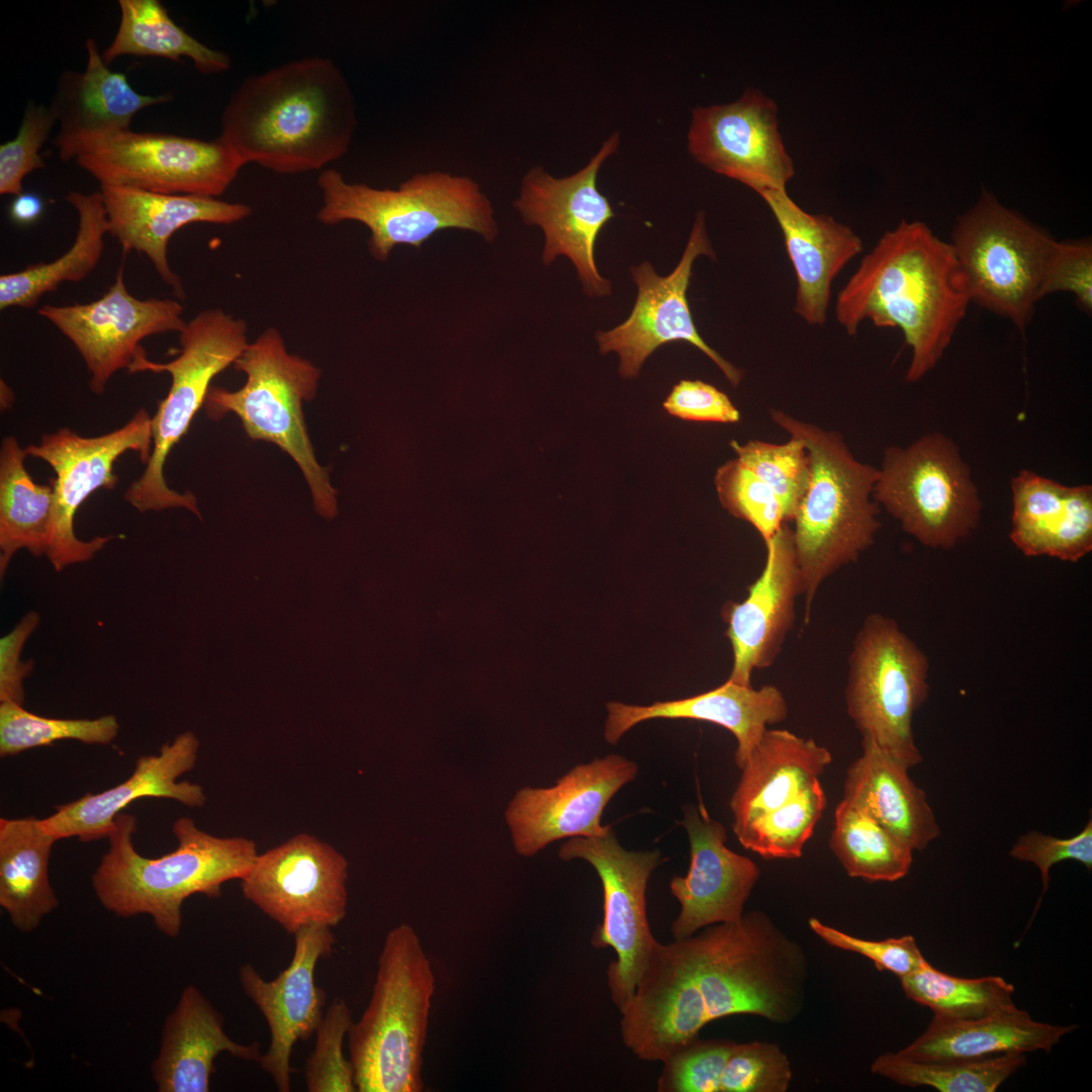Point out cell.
Returning a JSON list of instances; mask_svg holds the SVG:
<instances>
[{
  "mask_svg": "<svg viewBox=\"0 0 1092 1092\" xmlns=\"http://www.w3.org/2000/svg\"><path fill=\"white\" fill-rule=\"evenodd\" d=\"M39 621V615L30 611L11 631L0 638V703H24L23 681L32 672L34 662L22 661L21 652Z\"/></svg>",
  "mask_w": 1092,
  "mask_h": 1092,
  "instance_id": "cell-55",
  "label": "cell"
},
{
  "mask_svg": "<svg viewBox=\"0 0 1092 1092\" xmlns=\"http://www.w3.org/2000/svg\"><path fill=\"white\" fill-rule=\"evenodd\" d=\"M829 846L849 877L869 882L901 880L913 860L911 847L845 799L835 809Z\"/></svg>",
  "mask_w": 1092,
  "mask_h": 1092,
  "instance_id": "cell-40",
  "label": "cell"
},
{
  "mask_svg": "<svg viewBox=\"0 0 1092 1092\" xmlns=\"http://www.w3.org/2000/svg\"><path fill=\"white\" fill-rule=\"evenodd\" d=\"M873 498L922 545L949 550L979 526L983 504L958 445L931 433L884 452Z\"/></svg>",
  "mask_w": 1092,
  "mask_h": 1092,
  "instance_id": "cell-12",
  "label": "cell"
},
{
  "mask_svg": "<svg viewBox=\"0 0 1092 1092\" xmlns=\"http://www.w3.org/2000/svg\"><path fill=\"white\" fill-rule=\"evenodd\" d=\"M153 447L152 418L144 408L121 428L97 437H82L61 428L25 448L27 456L46 461L56 473L52 540L47 557L56 571L92 559L113 537L96 536L83 541L75 535L74 517L96 489H112L118 477L115 461L134 451L147 464Z\"/></svg>",
  "mask_w": 1092,
  "mask_h": 1092,
  "instance_id": "cell-15",
  "label": "cell"
},
{
  "mask_svg": "<svg viewBox=\"0 0 1092 1092\" xmlns=\"http://www.w3.org/2000/svg\"><path fill=\"white\" fill-rule=\"evenodd\" d=\"M63 161L100 185L217 198L245 166L218 138L203 141L164 132L114 129L53 140Z\"/></svg>",
  "mask_w": 1092,
  "mask_h": 1092,
  "instance_id": "cell-11",
  "label": "cell"
},
{
  "mask_svg": "<svg viewBox=\"0 0 1092 1092\" xmlns=\"http://www.w3.org/2000/svg\"><path fill=\"white\" fill-rule=\"evenodd\" d=\"M1026 1063L1025 1054L1009 1053L979 1060L919 1061L885 1053L871 1065L874 1075L911 1088L940 1092H994Z\"/></svg>",
  "mask_w": 1092,
  "mask_h": 1092,
  "instance_id": "cell-42",
  "label": "cell"
},
{
  "mask_svg": "<svg viewBox=\"0 0 1092 1092\" xmlns=\"http://www.w3.org/2000/svg\"><path fill=\"white\" fill-rule=\"evenodd\" d=\"M119 723L114 715L96 719L48 718L15 703H0V756H14L25 750L51 745L60 740L107 745L117 736Z\"/></svg>",
  "mask_w": 1092,
  "mask_h": 1092,
  "instance_id": "cell-44",
  "label": "cell"
},
{
  "mask_svg": "<svg viewBox=\"0 0 1092 1092\" xmlns=\"http://www.w3.org/2000/svg\"><path fill=\"white\" fill-rule=\"evenodd\" d=\"M808 923L810 929L825 943L858 953L872 961L877 970L888 971L898 978L912 973L925 960L915 937L910 934L871 940L850 935L815 917H811Z\"/></svg>",
  "mask_w": 1092,
  "mask_h": 1092,
  "instance_id": "cell-51",
  "label": "cell"
},
{
  "mask_svg": "<svg viewBox=\"0 0 1092 1092\" xmlns=\"http://www.w3.org/2000/svg\"><path fill=\"white\" fill-rule=\"evenodd\" d=\"M42 199L34 193H20L14 196L9 206V215L13 222L28 225L35 222L43 212Z\"/></svg>",
  "mask_w": 1092,
  "mask_h": 1092,
  "instance_id": "cell-56",
  "label": "cell"
},
{
  "mask_svg": "<svg viewBox=\"0 0 1092 1092\" xmlns=\"http://www.w3.org/2000/svg\"><path fill=\"white\" fill-rule=\"evenodd\" d=\"M730 446L736 459L774 490L783 506L786 522H792L811 477L803 442L790 437L782 444L751 440L744 444L731 441Z\"/></svg>",
  "mask_w": 1092,
  "mask_h": 1092,
  "instance_id": "cell-45",
  "label": "cell"
},
{
  "mask_svg": "<svg viewBox=\"0 0 1092 1092\" xmlns=\"http://www.w3.org/2000/svg\"><path fill=\"white\" fill-rule=\"evenodd\" d=\"M435 976L413 926L385 935L368 1006L349 1033L359 1092H422Z\"/></svg>",
  "mask_w": 1092,
  "mask_h": 1092,
  "instance_id": "cell-6",
  "label": "cell"
},
{
  "mask_svg": "<svg viewBox=\"0 0 1092 1092\" xmlns=\"http://www.w3.org/2000/svg\"><path fill=\"white\" fill-rule=\"evenodd\" d=\"M709 1022L739 1014L787 1024L805 1001L808 963L802 946L765 913H744L676 939Z\"/></svg>",
  "mask_w": 1092,
  "mask_h": 1092,
  "instance_id": "cell-5",
  "label": "cell"
},
{
  "mask_svg": "<svg viewBox=\"0 0 1092 1092\" xmlns=\"http://www.w3.org/2000/svg\"><path fill=\"white\" fill-rule=\"evenodd\" d=\"M108 229L124 252L146 255L162 280L184 297L179 276L168 261V244L181 228L197 222L232 224L251 214L247 204L190 194H166L100 185Z\"/></svg>",
  "mask_w": 1092,
  "mask_h": 1092,
  "instance_id": "cell-27",
  "label": "cell"
},
{
  "mask_svg": "<svg viewBox=\"0 0 1092 1092\" xmlns=\"http://www.w3.org/2000/svg\"><path fill=\"white\" fill-rule=\"evenodd\" d=\"M899 980L908 999L945 1019H976L1016 1007L1014 987L1002 977H957L937 970L926 959Z\"/></svg>",
  "mask_w": 1092,
  "mask_h": 1092,
  "instance_id": "cell-41",
  "label": "cell"
},
{
  "mask_svg": "<svg viewBox=\"0 0 1092 1092\" xmlns=\"http://www.w3.org/2000/svg\"><path fill=\"white\" fill-rule=\"evenodd\" d=\"M1077 1027L1076 1024L1036 1021L1018 1007L970 1020L933 1016L926 1029L898 1053L919 1061L979 1060L1037 1051L1050 1053Z\"/></svg>",
  "mask_w": 1092,
  "mask_h": 1092,
  "instance_id": "cell-34",
  "label": "cell"
},
{
  "mask_svg": "<svg viewBox=\"0 0 1092 1092\" xmlns=\"http://www.w3.org/2000/svg\"><path fill=\"white\" fill-rule=\"evenodd\" d=\"M564 861L583 859L598 873L603 888V919L590 943L612 947L616 959L607 971L611 999L621 1011L632 998L657 940L646 913V889L662 862L658 850H627L609 826L602 835L572 837L560 846Z\"/></svg>",
  "mask_w": 1092,
  "mask_h": 1092,
  "instance_id": "cell-14",
  "label": "cell"
},
{
  "mask_svg": "<svg viewBox=\"0 0 1092 1092\" xmlns=\"http://www.w3.org/2000/svg\"><path fill=\"white\" fill-rule=\"evenodd\" d=\"M183 310L175 299H140L130 294L122 264L113 284L98 299L44 304L37 312L74 345L90 374V389L102 394L115 372L128 369L144 339L181 332L186 325Z\"/></svg>",
  "mask_w": 1092,
  "mask_h": 1092,
  "instance_id": "cell-20",
  "label": "cell"
},
{
  "mask_svg": "<svg viewBox=\"0 0 1092 1092\" xmlns=\"http://www.w3.org/2000/svg\"><path fill=\"white\" fill-rule=\"evenodd\" d=\"M700 256L716 257L703 211L697 214L684 254L669 275L659 276L649 262L631 267L638 293L629 317L610 331L597 333L600 353L619 355L623 378L637 377L645 360L660 346L684 341L709 357L733 387L741 382L743 371L711 348L694 323L687 291Z\"/></svg>",
  "mask_w": 1092,
  "mask_h": 1092,
  "instance_id": "cell-16",
  "label": "cell"
},
{
  "mask_svg": "<svg viewBox=\"0 0 1092 1092\" xmlns=\"http://www.w3.org/2000/svg\"><path fill=\"white\" fill-rule=\"evenodd\" d=\"M1055 292L1072 293L1087 313L1092 309V245L1088 240L1057 241L1039 288L1040 299Z\"/></svg>",
  "mask_w": 1092,
  "mask_h": 1092,
  "instance_id": "cell-52",
  "label": "cell"
},
{
  "mask_svg": "<svg viewBox=\"0 0 1092 1092\" xmlns=\"http://www.w3.org/2000/svg\"><path fill=\"white\" fill-rule=\"evenodd\" d=\"M771 420L805 445L809 487L793 519V538L802 574L805 623L822 583L854 563L875 542L881 523L873 498L878 468L858 461L843 437L779 410Z\"/></svg>",
  "mask_w": 1092,
  "mask_h": 1092,
  "instance_id": "cell-4",
  "label": "cell"
},
{
  "mask_svg": "<svg viewBox=\"0 0 1092 1092\" xmlns=\"http://www.w3.org/2000/svg\"><path fill=\"white\" fill-rule=\"evenodd\" d=\"M352 1024V1012L347 1002L334 998L315 1031L314 1049L304 1065L308 1092L357 1091L352 1063L343 1052Z\"/></svg>",
  "mask_w": 1092,
  "mask_h": 1092,
  "instance_id": "cell-47",
  "label": "cell"
},
{
  "mask_svg": "<svg viewBox=\"0 0 1092 1092\" xmlns=\"http://www.w3.org/2000/svg\"><path fill=\"white\" fill-rule=\"evenodd\" d=\"M735 1042L697 1037L663 1062L658 1092H719L720 1078Z\"/></svg>",
  "mask_w": 1092,
  "mask_h": 1092,
  "instance_id": "cell-50",
  "label": "cell"
},
{
  "mask_svg": "<svg viewBox=\"0 0 1092 1092\" xmlns=\"http://www.w3.org/2000/svg\"><path fill=\"white\" fill-rule=\"evenodd\" d=\"M234 366L246 374V383L234 391L211 386L204 403L207 417L217 421L233 413L252 440L271 442L290 455L309 485L317 513L334 517L336 490L316 461L302 413V402L315 395L320 369L288 353L275 328L249 343Z\"/></svg>",
  "mask_w": 1092,
  "mask_h": 1092,
  "instance_id": "cell-8",
  "label": "cell"
},
{
  "mask_svg": "<svg viewBox=\"0 0 1092 1092\" xmlns=\"http://www.w3.org/2000/svg\"><path fill=\"white\" fill-rule=\"evenodd\" d=\"M767 204L784 237L797 280L794 310L807 324L823 326L834 278L862 251L860 238L827 214L801 208L787 191L767 192Z\"/></svg>",
  "mask_w": 1092,
  "mask_h": 1092,
  "instance_id": "cell-29",
  "label": "cell"
},
{
  "mask_svg": "<svg viewBox=\"0 0 1092 1092\" xmlns=\"http://www.w3.org/2000/svg\"><path fill=\"white\" fill-rule=\"evenodd\" d=\"M57 841L40 819L0 818V905L22 932L34 930L59 905L49 879Z\"/></svg>",
  "mask_w": 1092,
  "mask_h": 1092,
  "instance_id": "cell-36",
  "label": "cell"
},
{
  "mask_svg": "<svg viewBox=\"0 0 1092 1092\" xmlns=\"http://www.w3.org/2000/svg\"><path fill=\"white\" fill-rule=\"evenodd\" d=\"M1014 859L1032 862L1040 872L1042 890L1035 907L1049 889L1051 869L1065 860L1081 862L1088 871L1092 869V820L1082 831L1069 838H1058L1037 831L1021 835L1009 852Z\"/></svg>",
  "mask_w": 1092,
  "mask_h": 1092,
  "instance_id": "cell-53",
  "label": "cell"
},
{
  "mask_svg": "<svg viewBox=\"0 0 1092 1092\" xmlns=\"http://www.w3.org/2000/svg\"><path fill=\"white\" fill-rule=\"evenodd\" d=\"M355 127L346 77L331 59L314 56L246 77L224 105L218 139L245 165L299 174L343 157Z\"/></svg>",
  "mask_w": 1092,
  "mask_h": 1092,
  "instance_id": "cell-2",
  "label": "cell"
},
{
  "mask_svg": "<svg viewBox=\"0 0 1092 1092\" xmlns=\"http://www.w3.org/2000/svg\"><path fill=\"white\" fill-rule=\"evenodd\" d=\"M136 818L120 812L107 838L108 850L92 875L102 906L122 918L147 914L166 936L182 927V905L194 895H221V886L241 880L255 861L257 844L246 837H218L199 829L189 817L173 823L178 845L156 858L141 855L132 838Z\"/></svg>",
  "mask_w": 1092,
  "mask_h": 1092,
  "instance_id": "cell-3",
  "label": "cell"
},
{
  "mask_svg": "<svg viewBox=\"0 0 1092 1092\" xmlns=\"http://www.w3.org/2000/svg\"><path fill=\"white\" fill-rule=\"evenodd\" d=\"M1009 538L1027 557L1077 562L1092 551V486L1022 469L1011 480Z\"/></svg>",
  "mask_w": 1092,
  "mask_h": 1092,
  "instance_id": "cell-30",
  "label": "cell"
},
{
  "mask_svg": "<svg viewBox=\"0 0 1092 1092\" xmlns=\"http://www.w3.org/2000/svg\"><path fill=\"white\" fill-rule=\"evenodd\" d=\"M793 1072L788 1056L772 1042H735L720 1078L719 1092H786Z\"/></svg>",
  "mask_w": 1092,
  "mask_h": 1092,
  "instance_id": "cell-48",
  "label": "cell"
},
{
  "mask_svg": "<svg viewBox=\"0 0 1092 1092\" xmlns=\"http://www.w3.org/2000/svg\"><path fill=\"white\" fill-rule=\"evenodd\" d=\"M847 663L846 711L862 740L908 768L920 763L912 721L929 694L927 655L895 619L871 613Z\"/></svg>",
  "mask_w": 1092,
  "mask_h": 1092,
  "instance_id": "cell-10",
  "label": "cell"
},
{
  "mask_svg": "<svg viewBox=\"0 0 1092 1092\" xmlns=\"http://www.w3.org/2000/svg\"><path fill=\"white\" fill-rule=\"evenodd\" d=\"M612 134L575 174L554 178L542 167L531 169L523 179L516 208L525 223L539 225L545 235L543 263L557 256L570 259L584 292L590 297L611 294V283L602 277L595 262V245L604 225L615 216L606 196L597 187L602 164L619 146Z\"/></svg>",
  "mask_w": 1092,
  "mask_h": 1092,
  "instance_id": "cell-18",
  "label": "cell"
},
{
  "mask_svg": "<svg viewBox=\"0 0 1092 1092\" xmlns=\"http://www.w3.org/2000/svg\"><path fill=\"white\" fill-rule=\"evenodd\" d=\"M179 335L181 348L173 360L154 362L141 347L127 369L129 373L167 372L171 386L152 417L153 447L146 469L124 498L141 513L185 508L200 518L191 492L179 493L167 485L164 465L204 405L211 380L234 364L249 344L247 325L220 308H210L186 323Z\"/></svg>",
  "mask_w": 1092,
  "mask_h": 1092,
  "instance_id": "cell-9",
  "label": "cell"
},
{
  "mask_svg": "<svg viewBox=\"0 0 1092 1092\" xmlns=\"http://www.w3.org/2000/svg\"><path fill=\"white\" fill-rule=\"evenodd\" d=\"M66 200L78 214L73 245L52 262L36 263L0 277V308L33 307L64 282L84 280L99 263L108 234L105 206L99 191L69 192Z\"/></svg>",
  "mask_w": 1092,
  "mask_h": 1092,
  "instance_id": "cell-37",
  "label": "cell"
},
{
  "mask_svg": "<svg viewBox=\"0 0 1092 1092\" xmlns=\"http://www.w3.org/2000/svg\"><path fill=\"white\" fill-rule=\"evenodd\" d=\"M85 48V70H66L58 79L49 106L59 123L54 139L128 129L138 112L172 99L169 93L135 91L123 73L112 71L105 63L94 38H87Z\"/></svg>",
  "mask_w": 1092,
  "mask_h": 1092,
  "instance_id": "cell-32",
  "label": "cell"
},
{
  "mask_svg": "<svg viewBox=\"0 0 1092 1092\" xmlns=\"http://www.w3.org/2000/svg\"><path fill=\"white\" fill-rule=\"evenodd\" d=\"M765 548L764 567L746 598L728 602L722 611L733 652L728 680L744 686L751 685L754 670L769 667L780 656L804 593L792 527L784 524Z\"/></svg>",
  "mask_w": 1092,
  "mask_h": 1092,
  "instance_id": "cell-23",
  "label": "cell"
},
{
  "mask_svg": "<svg viewBox=\"0 0 1092 1092\" xmlns=\"http://www.w3.org/2000/svg\"><path fill=\"white\" fill-rule=\"evenodd\" d=\"M662 405L668 415L684 421L724 424L740 421V413L728 395L702 380H680Z\"/></svg>",
  "mask_w": 1092,
  "mask_h": 1092,
  "instance_id": "cell-54",
  "label": "cell"
},
{
  "mask_svg": "<svg viewBox=\"0 0 1092 1092\" xmlns=\"http://www.w3.org/2000/svg\"><path fill=\"white\" fill-rule=\"evenodd\" d=\"M604 736L616 744L636 724L651 719H691L714 723L729 730L737 740L734 758L741 769L769 725L788 717L787 701L779 688L759 689L726 680L693 697L655 702L648 706L607 704Z\"/></svg>",
  "mask_w": 1092,
  "mask_h": 1092,
  "instance_id": "cell-28",
  "label": "cell"
},
{
  "mask_svg": "<svg viewBox=\"0 0 1092 1092\" xmlns=\"http://www.w3.org/2000/svg\"><path fill=\"white\" fill-rule=\"evenodd\" d=\"M323 206L316 217L324 224L355 220L370 233L371 255L384 261L399 244L420 248L445 229H462L493 241L497 228L492 206L473 180L442 172L417 174L396 190L350 184L335 169L317 178Z\"/></svg>",
  "mask_w": 1092,
  "mask_h": 1092,
  "instance_id": "cell-7",
  "label": "cell"
},
{
  "mask_svg": "<svg viewBox=\"0 0 1092 1092\" xmlns=\"http://www.w3.org/2000/svg\"><path fill=\"white\" fill-rule=\"evenodd\" d=\"M862 754L846 771L843 799L871 815L913 850L924 849L939 835L925 793L909 768L861 740Z\"/></svg>",
  "mask_w": 1092,
  "mask_h": 1092,
  "instance_id": "cell-35",
  "label": "cell"
},
{
  "mask_svg": "<svg viewBox=\"0 0 1092 1092\" xmlns=\"http://www.w3.org/2000/svg\"><path fill=\"white\" fill-rule=\"evenodd\" d=\"M680 824L688 833L691 862L686 876H674L669 883L680 905L670 927L674 939L690 937L713 924L739 920L760 877L752 859L726 847L725 827L711 819L702 806L687 807Z\"/></svg>",
  "mask_w": 1092,
  "mask_h": 1092,
  "instance_id": "cell-24",
  "label": "cell"
},
{
  "mask_svg": "<svg viewBox=\"0 0 1092 1092\" xmlns=\"http://www.w3.org/2000/svg\"><path fill=\"white\" fill-rule=\"evenodd\" d=\"M57 119L49 106L28 101L14 139L0 146V194L23 192V180L44 168L39 152L48 142Z\"/></svg>",
  "mask_w": 1092,
  "mask_h": 1092,
  "instance_id": "cell-49",
  "label": "cell"
},
{
  "mask_svg": "<svg viewBox=\"0 0 1092 1092\" xmlns=\"http://www.w3.org/2000/svg\"><path fill=\"white\" fill-rule=\"evenodd\" d=\"M688 150L700 164L757 194L787 191L795 165L784 144L777 103L747 88L735 101L696 107Z\"/></svg>",
  "mask_w": 1092,
  "mask_h": 1092,
  "instance_id": "cell-19",
  "label": "cell"
},
{
  "mask_svg": "<svg viewBox=\"0 0 1092 1092\" xmlns=\"http://www.w3.org/2000/svg\"><path fill=\"white\" fill-rule=\"evenodd\" d=\"M336 938L332 928L312 925L294 934L290 964L271 981L265 980L250 964L239 968L244 993L264 1016L270 1044L257 1063L280 1092L291 1090L293 1046L315 1033L325 1014V991L316 986L317 962L333 951Z\"/></svg>",
  "mask_w": 1092,
  "mask_h": 1092,
  "instance_id": "cell-22",
  "label": "cell"
},
{
  "mask_svg": "<svg viewBox=\"0 0 1092 1092\" xmlns=\"http://www.w3.org/2000/svg\"><path fill=\"white\" fill-rule=\"evenodd\" d=\"M815 780L796 797L734 831L741 845L766 859L798 858L826 807Z\"/></svg>",
  "mask_w": 1092,
  "mask_h": 1092,
  "instance_id": "cell-43",
  "label": "cell"
},
{
  "mask_svg": "<svg viewBox=\"0 0 1092 1092\" xmlns=\"http://www.w3.org/2000/svg\"><path fill=\"white\" fill-rule=\"evenodd\" d=\"M120 21L102 57L107 65L121 56L190 59L203 75L228 71L230 57L200 42L179 26L159 0H118Z\"/></svg>",
  "mask_w": 1092,
  "mask_h": 1092,
  "instance_id": "cell-39",
  "label": "cell"
},
{
  "mask_svg": "<svg viewBox=\"0 0 1092 1092\" xmlns=\"http://www.w3.org/2000/svg\"><path fill=\"white\" fill-rule=\"evenodd\" d=\"M222 1015L194 985L181 993L166 1017L160 1051L152 1074L160 1092H208L215 1072L214 1060L229 1053L244 1061L257 1062L260 1043L233 1040L224 1031Z\"/></svg>",
  "mask_w": 1092,
  "mask_h": 1092,
  "instance_id": "cell-31",
  "label": "cell"
},
{
  "mask_svg": "<svg viewBox=\"0 0 1092 1092\" xmlns=\"http://www.w3.org/2000/svg\"><path fill=\"white\" fill-rule=\"evenodd\" d=\"M348 867L334 846L300 833L258 853L241 890L290 934L312 925L332 928L347 914Z\"/></svg>",
  "mask_w": 1092,
  "mask_h": 1092,
  "instance_id": "cell-17",
  "label": "cell"
},
{
  "mask_svg": "<svg viewBox=\"0 0 1092 1092\" xmlns=\"http://www.w3.org/2000/svg\"><path fill=\"white\" fill-rule=\"evenodd\" d=\"M1056 242L983 191L959 218L949 244L971 302L1023 331L1040 299L1041 280Z\"/></svg>",
  "mask_w": 1092,
  "mask_h": 1092,
  "instance_id": "cell-13",
  "label": "cell"
},
{
  "mask_svg": "<svg viewBox=\"0 0 1092 1092\" xmlns=\"http://www.w3.org/2000/svg\"><path fill=\"white\" fill-rule=\"evenodd\" d=\"M27 456L13 436L2 440L0 450V575L13 555L25 549L33 556L47 555L53 532L55 491L53 484L36 483L24 466Z\"/></svg>",
  "mask_w": 1092,
  "mask_h": 1092,
  "instance_id": "cell-38",
  "label": "cell"
},
{
  "mask_svg": "<svg viewBox=\"0 0 1092 1092\" xmlns=\"http://www.w3.org/2000/svg\"><path fill=\"white\" fill-rule=\"evenodd\" d=\"M198 750L197 737L190 731L184 732L163 744L158 753L140 756L124 782L56 806L52 815L40 819V824L58 840L77 837L90 842L107 837L117 814L140 798L170 799L188 807H202L206 802L202 787L188 781L178 782L195 767Z\"/></svg>",
  "mask_w": 1092,
  "mask_h": 1092,
  "instance_id": "cell-26",
  "label": "cell"
},
{
  "mask_svg": "<svg viewBox=\"0 0 1092 1092\" xmlns=\"http://www.w3.org/2000/svg\"><path fill=\"white\" fill-rule=\"evenodd\" d=\"M622 1014V1041L639 1060L663 1063L709 1022L679 942L654 947Z\"/></svg>",
  "mask_w": 1092,
  "mask_h": 1092,
  "instance_id": "cell-25",
  "label": "cell"
},
{
  "mask_svg": "<svg viewBox=\"0 0 1092 1092\" xmlns=\"http://www.w3.org/2000/svg\"><path fill=\"white\" fill-rule=\"evenodd\" d=\"M970 303L950 244L921 221L902 220L839 291L835 316L849 336L864 321L899 329L912 353L905 380L916 382L939 362Z\"/></svg>",
  "mask_w": 1092,
  "mask_h": 1092,
  "instance_id": "cell-1",
  "label": "cell"
},
{
  "mask_svg": "<svg viewBox=\"0 0 1092 1092\" xmlns=\"http://www.w3.org/2000/svg\"><path fill=\"white\" fill-rule=\"evenodd\" d=\"M637 774L634 761L609 754L577 764L552 787L521 789L506 810L516 852L529 857L562 838L604 834L606 806Z\"/></svg>",
  "mask_w": 1092,
  "mask_h": 1092,
  "instance_id": "cell-21",
  "label": "cell"
},
{
  "mask_svg": "<svg viewBox=\"0 0 1092 1092\" xmlns=\"http://www.w3.org/2000/svg\"><path fill=\"white\" fill-rule=\"evenodd\" d=\"M714 482L721 506L755 528L764 544L787 523L778 495L737 459L721 465Z\"/></svg>",
  "mask_w": 1092,
  "mask_h": 1092,
  "instance_id": "cell-46",
  "label": "cell"
},
{
  "mask_svg": "<svg viewBox=\"0 0 1092 1092\" xmlns=\"http://www.w3.org/2000/svg\"><path fill=\"white\" fill-rule=\"evenodd\" d=\"M830 751L812 738L766 729L746 763L729 801L733 831L790 801L831 763Z\"/></svg>",
  "mask_w": 1092,
  "mask_h": 1092,
  "instance_id": "cell-33",
  "label": "cell"
}]
</instances>
